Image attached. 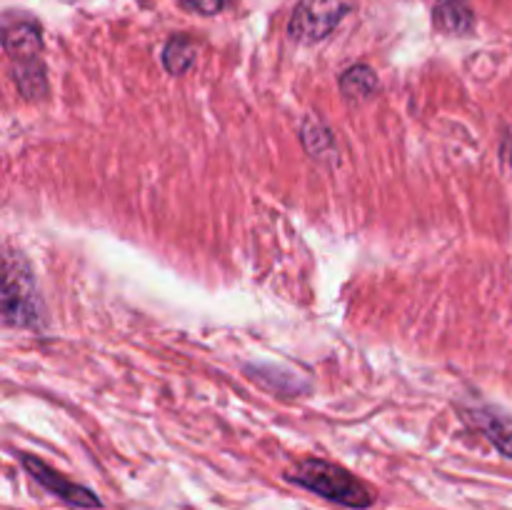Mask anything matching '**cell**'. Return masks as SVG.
I'll list each match as a JSON object with an SVG mask.
<instances>
[{
	"instance_id": "2",
	"label": "cell",
	"mask_w": 512,
	"mask_h": 510,
	"mask_svg": "<svg viewBox=\"0 0 512 510\" xmlns=\"http://www.w3.org/2000/svg\"><path fill=\"white\" fill-rule=\"evenodd\" d=\"M285 478L330 503L345 505V508L365 510L375 503V495L360 478L340 465L328 463L320 458H305L288 470Z\"/></svg>"
},
{
	"instance_id": "7",
	"label": "cell",
	"mask_w": 512,
	"mask_h": 510,
	"mask_svg": "<svg viewBox=\"0 0 512 510\" xmlns=\"http://www.w3.org/2000/svg\"><path fill=\"white\" fill-rule=\"evenodd\" d=\"M338 85L340 93L350 103H365V100L375 98L380 90L378 75H375V70L370 65H353V68H348L338 78Z\"/></svg>"
},
{
	"instance_id": "10",
	"label": "cell",
	"mask_w": 512,
	"mask_h": 510,
	"mask_svg": "<svg viewBox=\"0 0 512 510\" xmlns=\"http://www.w3.org/2000/svg\"><path fill=\"white\" fill-rule=\"evenodd\" d=\"M483 430H485V435H488L490 443H493L495 448L505 455V458H512V428L510 425H505L503 420H498V418H490V420H483Z\"/></svg>"
},
{
	"instance_id": "11",
	"label": "cell",
	"mask_w": 512,
	"mask_h": 510,
	"mask_svg": "<svg viewBox=\"0 0 512 510\" xmlns=\"http://www.w3.org/2000/svg\"><path fill=\"white\" fill-rule=\"evenodd\" d=\"M178 3L198 15H218L225 8V0H178Z\"/></svg>"
},
{
	"instance_id": "12",
	"label": "cell",
	"mask_w": 512,
	"mask_h": 510,
	"mask_svg": "<svg viewBox=\"0 0 512 510\" xmlns=\"http://www.w3.org/2000/svg\"><path fill=\"white\" fill-rule=\"evenodd\" d=\"M500 155H503L505 163L512 165V130L503 138V148H500Z\"/></svg>"
},
{
	"instance_id": "5",
	"label": "cell",
	"mask_w": 512,
	"mask_h": 510,
	"mask_svg": "<svg viewBox=\"0 0 512 510\" xmlns=\"http://www.w3.org/2000/svg\"><path fill=\"white\" fill-rule=\"evenodd\" d=\"M20 465H23L25 473H28L40 488H45L50 495L63 500L65 505H73V508H85V510L103 508V503H100V498L93 493V490L85 488V485L80 483H73L70 478L60 475L58 470L50 468L48 463L35 458V455H28V453L20 455Z\"/></svg>"
},
{
	"instance_id": "9",
	"label": "cell",
	"mask_w": 512,
	"mask_h": 510,
	"mask_svg": "<svg viewBox=\"0 0 512 510\" xmlns=\"http://www.w3.org/2000/svg\"><path fill=\"white\" fill-rule=\"evenodd\" d=\"M303 140H305V148H308V153L313 155V158H325V155L335 153L333 133H330L323 123H318V120L313 118L305 120Z\"/></svg>"
},
{
	"instance_id": "8",
	"label": "cell",
	"mask_w": 512,
	"mask_h": 510,
	"mask_svg": "<svg viewBox=\"0 0 512 510\" xmlns=\"http://www.w3.org/2000/svg\"><path fill=\"white\" fill-rule=\"evenodd\" d=\"M195 55H198V45L193 40L185 38V35H173L163 48L165 70L173 75L188 73L195 63Z\"/></svg>"
},
{
	"instance_id": "4",
	"label": "cell",
	"mask_w": 512,
	"mask_h": 510,
	"mask_svg": "<svg viewBox=\"0 0 512 510\" xmlns=\"http://www.w3.org/2000/svg\"><path fill=\"white\" fill-rule=\"evenodd\" d=\"M353 10V0H300L290 18L288 33L295 43L313 45L328 38Z\"/></svg>"
},
{
	"instance_id": "1",
	"label": "cell",
	"mask_w": 512,
	"mask_h": 510,
	"mask_svg": "<svg viewBox=\"0 0 512 510\" xmlns=\"http://www.w3.org/2000/svg\"><path fill=\"white\" fill-rule=\"evenodd\" d=\"M3 50L10 60V78L25 100H40L48 93L43 63V30L35 20H5Z\"/></svg>"
},
{
	"instance_id": "6",
	"label": "cell",
	"mask_w": 512,
	"mask_h": 510,
	"mask_svg": "<svg viewBox=\"0 0 512 510\" xmlns=\"http://www.w3.org/2000/svg\"><path fill=\"white\" fill-rule=\"evenodd\" d=\"M435 28L450 35H465L473 30L475 15L470 0H435Z\"/></svg>"
},
{
	"instance_id": "3",
	"label": "cell",
	"mask_w": 512,
	"mask_h": 510,
	"mask_svg": "<svg viewBox=\"0 0 512 510\" xmlns=\"http://www.w3.org/2000/svg\"><path fill=\"white\" fill-rule=\"evenodd\" d=\"M3 323L10 328H25V330H40L45 325L43 315V300H40L38 288H35L33 270H30L28 260L23 253L8 250L3 255Z\"/></svg>"
}]
</instances>
